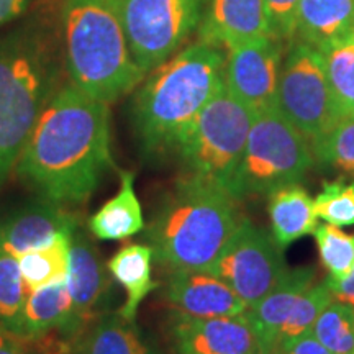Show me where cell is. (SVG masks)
I'll return each instance as SVG.
<instances>
[{"instance_id":"1","label":"cell","mask_w":354,"mask_h":354,"mask_svg":"<svg viewBox=\"0 0 354 354\" xmlns=\"http://www.w3.org/2000/svg\"><path fill=\"white\" fill-rule=\"evenodd\" d=\"M109 104L63 84L39 115L15 171L43 201L79 205L112 167Z\"/></svg>"},{"instance_id":"2","label":"cell","mask_w":354,"mask_h":354,"mask_svg":"<svg viewBox=\"0 0 354 354\" xmlns=\"http://www.w3.org/2000/svg\"><path fill=\"white\" fill-rule=\"evenodd\" d=\"M59 38L41 19L0 35V185L15 169L33 127L61 84Z\"/></svg>"},{"instance_id":"3","label":"cell","mask_w":354,"mask_h":354,"mask_svg":"<svg viewBox=\"0 0 354 354\" xmlns=\"http://www.w3.org/2000/svg\"><path fill=\"white\" fill-rule=\"evenodd\" d=\"M225 63L221 48L198 39L151 71L133 104L145 151H176L187 128L225 86Z\"/></svg>"},{"instance_id":"4","label":"cell","mask_w":354,"mask_h":354,"mask_svg":"<svg viewBox=\"0 0 354 354\" xmlns=\"http://www.w3.org/2000/svg\"><path fill=\"white\" fill-rule=\"evenodd\" d=\"M57 38L69 82L105 104L146 76L133 59L118 0H61Z\"/></svg>"},{"instance_id":"5","label":"cell","mask_w":354,"mask_h":354,"mask_svg":"<svg viewBox=\"0 0 354 354\" xmlns=\"http://www.w3.org/2000/svg\"><path fill=\"white\" fill-rule=\"evenodd\" d=\"M236 202L223 189L183 177L146 227L154 258L171 271L209 268L243 220Z\"/></svg>"},{"instance_id":"6","label":"cell","mask_w":354,"mask_h":354,"mask_svg":"<svg viewBox=\"0 0 354 354\" xmlns=\"http://www.w3.org/2000/svg\"><path fill=\"white\" fill-rule=\"evenodd\" d=\"M253 120V110L221 87L177 145L184 177L215 185L232 196Z\"/></svg>"},{"instance_id":"7","label":"cell","mask_w":354,"mask_h":354,"mask_svg":"<svg viewBox=\"0 0 354 354\" xmlns=\"http://www.w3.org/2000/svg\"><path fill=\"white\" fill-rule=\"evenodd\" d=\"M313 162L308 140L277 107L254 113L232 196L241 201L300 184Z\"/></svg>"},{"instance_id":"8","label":"cell","mask_w":354,"mask_h":354,"mask_svg":"<svg viewBox=\"0 0 354 354\" xmlns=\"http://www.w3.org/2000/svg\"><path fill=\"white\" fill-rule=\"evenodd\" d=\"M133 59L145 74L180 51L201 25L207 0H118Z\"/></svg>"},{"instance_id":"9","label":"cell","mask_w":354,"mask_h":354,"mask_svg":"<svg viewBox=\"0 0 354 354\" xmlns=\"http://www.w3.org/2000/svg\"><path fill=\"white\" fill-rule=\"evenodd\" d=\"M276 107L308 143L343 117L331 91L322 53L312 44L299 39L282 61Z\"/></svg>"},{"instance_id":"10","label":"cell","mask_w":354,"mask_h":354,"mask_svg":"<svg viewBox=\"0 0 354 354\" xmlns=\"http://www.w3.org/2000/svg\"><path fill=\"white\" fill-rule=\"evenodd\" d=\"M282 251L274 236L243 216L220 254L203 271L232 287L250 310L289 271Z\"/></svg>"},{"instance_id":"11","label":"cell","mask_w":354,"mask_h":354,"mask_svg":"<svg viewBox=\"0 0 354 354\" xmlns=\"http://www.w3.org/2000/svg\"><path fill=\"white\" fill-rule=\"evenodd\" d=\"M282 68V41L272 35L228 50L225 87L254 113L274 109Z\"/></svg>"},{"instance_id":"12","label":"cell","mask_w":354,"mask_h":354,"mask_svg":"<svg viewBox=\"0 0 354 354\" xmlns=\"http://www.w3.org/2000/svg\"><path fill=\"white\" fill-rule=\"evenodd\" d=\"M107 271L109 269L107 266H104L99 250L77 227L71 238L69 274L66 279L71 295V328L68 339H73L94 318L107 312L110 295V277Z\"/></svg>"},{"instance_id":"13","label":"cell","mask_w":354,"mask_h":354,"mask_svg":"<svg viewBox=\"0 0 354 354\" xmlns=\"http://www.w3.org/2000/svg\"><path fill=\"white\" fill-rule=\"evenodd\" d=\"M172 339L177 354H259L246 315L196 318L176 313Z\"/></svg>"},{"instance_id":"14","label":"cell","mask_w":354,"mask_h":354,"mask_svg":"<svg viewBox=\"0 0 354 354\" xmlns=\"http://www.w3.org/2000/svg\"><path fill=\"white\" fill-rule=\"evenodd\" d=\"M269 35L272 32L266 0H207L198 25L201 41L228 51Z\"/></svg>"},{"instance_id":"15","label":"cell","mask_w":354,"mask_h":354,"mask_svg":"<svg viewBox=\"0 0 354 354\" xmlns=\"http://www.w3.org/2000/svg\"><path fill=\"white\" fill-rule=\"evenodd\" d=\"M166 297L176 313L196 318L246 315L248 305L230 286L203 269L172 271Z\"/></svg>"},{"instance_id":"16","label":"cell","mask_w":354,"mask_h":354,"mask_svg":"<svg viewBox=\"0 0 354 354\" xmlns=\"http://www.w3.org/2000/svg\"><path fill=\"white\" fill-rule=\"evenodd\" d=\"M79 227L76 216L63 207L43 201L0 221V246L13 256L50 245L59 234Z\"/></svg>"},{"instance_id":"17","label":"cell","mask_w":354,"mask_h":354,"mask_svg":"<svg viewBox=\"0 0 354 354\" xmlns=\"http://www.w3.org/2000/svg\"><path fill=\"white\" fill-rule=\"evenodd\" d=\"M315 284V269H289L282 281L266 297L246 312L258 339L259 354H272L282 326L300 295Z\"/></svg>"},{"instance_id":"18","label":"cell","mask_w":354,"mask_h":354,"mask_svg":"<svg viewBox=\"0 0 354 354\" xmlns=\"http://www.w3.org/2000/svg\"><path fill=\"white\" fill-rule=\"evenodd\" d=\"M74 354H156L135 322L120 313H102L71 339Z\"/></svg>"},{"instance_id":"19","label":"cell","mask_w":354,"mask_h":354,"mask_svg":"<svg viewBox=\"0 0 354 354\" xmlns=\"http://www.w3.org/2000/svg\"><path fill=\"white\" fill-rule=\"evenodd\" d=\"M268 212L271 218L274 240L282 250L318 227L315 198L300 184H290L268 196Z\"/></svg>"},{"instance_id":"20","label":"cell","mask_w":354,"mask_h":354,"mask_svg":"<svg viewBox=\"0 0 354 354\" xmlns=\"http://www.w3.org/2000/svg\"><path fill=\"white\" fill-rule=\"evenodd\" d=\"M69 328L71 295L68 282L59 281L28 292L21 315L20 338L41 342L51 331L57 330L68 339Z\"/></svg>"},{"instance_id":"21","label":"cell","mask_w":354,"mask_h":354,"mask_svg":"<svg viewBox=\"0 0 354 354\" xmlns=\"http://www.w3.org/2000/svg\"><path fill=\"white\" fill-rule=\"evenodd\" d=\"M153 259L151 246L131 243L118 250L107 263L110 276L125 289L127 294L125 302L117 312L130 322H135L141 302L159 287V282L153 281L151 276Z\"/></svg>"},{"instance_id":"22","label":"cell","mask_w":354,"mask_h":354,"mask_svg":"<svg viewBox=\"0 0 354 354\" xmlns=\"http://www.w3.org/2000/svg\"><path fill=\"white\" fill-rule=\"evenodd\" d=\"M354 32V0H302L295 37L320 50Z\"/></svg>"},{"instance_id":"23","label":"cell","mask_w":354,"mask_h":354,"mask_svg":"<svg viewBox=\"0 0 354 354\" xmlns=\"http://www.w3.org/2000/svg\"><path fill=\"white\" fill-rule=\"evenodd\" d=\"M97 240L122 241L145 230L143 210L135 192V172L120 171V190L88 220Z\"/></svg>"},{"instance_id":"24","label":"cell","mask_w":354,"mask_h":354,"mask_svg":"<svg viewBox=\"0 0 354 354\" xmlns=\"http://www.w3.org/2000/svg\"><path fill=\"white\" fill-rule=\"evenodd\" d=\"M73 233L59 234L50 245L32 250L17 258L28 292L68 279Z\"/></svg>"},{"instance_id":"25","label":"cell","mask_w":354,"mask_h":354,"mask_svg":"<svg viewBox=\"0 0 354 354\" xmlns=\"http://www.w3.org/2000/svg\"><path fill=\"white\" fill-rule=\"evenodd\" d=\"M343 117L354 115V32L318 50Z\"/></svg>"},{"instance_id":"26","label":"cell","mask_w":354,"mask_h":354,"mask_svg":"<svg viewBox=\"0 0 354 354\" xmlns=\"http://www.w3.org/2000/svg\"><path fill=\"white\" fill-rule=\"evenodd\" d=\"M310 148L317 165L354 179V115L339 118L323 135L310 141Z\"/></svg>"},{"instance_id":"27","label":"cell","mask_w":354,"mask_h":354,"mask_svg":"<svg viewBox=\"0 0 354 354\" xmlns=\"http://www.w3.org/2000/svg\"><path fill=\"white\" fill-rule=\"evenodd\" d=\"M26 297L28 289L19 259L0 246V326L17 336H20Z\"/></svg>"},{"instance_id":"28","label":"cell","mask_w":354,"mask_h":354,"mask_svg":"<svg viewBox=\"0 0 354 354\" xmlns=\"http://www.w3.org/2000/svg\"><path fill=\"white\" fill-rule=\"evenodd\" d=\"M312 333L331 354H354V307L335 299L322 310Z\"/></svg>"},{"instance_id":"29","label":"cell","mask_w":354,"mask_h":354,"mask_svg":"<svg viewBox=\"0 0 354 354\" xmlns=\"http://www.w3.org/2000/svg\"><path fill=\"white\" fill-rule=\"evenodd\" d=\"M323 268L328 276L325 282H339L354 269V234L330 223L318 225L313 232Z\"/></svg>"},{"instance_id":"30","label":"cell","mask_w":354,"mask_h":354,"mask_svg":"<svg viewBox=\"0 0 354 354\" xmlns=\"http://www.w3.org/2000/svg\"><path fill=\"white\" fill-rule=\"evenodd\" d=\"M318 218L333 227H354V179L325 180L315 197Z\"/></svg>"},{"instance_id":"31","label":"cell","mask_w":354,"mask_h":354,"mask_svg":"<svg viewBox=\"0 0 354 354\" xmlns=\"http://www.w3.org/2000/svg\"><path fill=\"white\" fill-rule=\"evenodd\" d=\"M333 294H331V290L326 287L325 282L313 284L308 290H305L297 302H295L294 308L290 310L289 317H287L284 326L281 330V335H279V343L282 339L295 338V336L310 333L313 330V325H315L322 310L330 302H333Z\"/></svg>"},{"instance_id":"32","label":"cell","mask_w":354,"mask_h":354,"mask_svg":"<svg viewBox=\"0 0 354 354\" xmlns=\"http://www.w3.org/2000/svg\"><path fill=\"white\" fill-rule=\"evenodd\" d=\"M300 2L302 0H266L269 20H271V32L281 41L295 38Z\"/></svg>"},{"instance_id":"33","label":"cell","mask_w":354,"mask_h":354,"mask_svg":"<svg viewBox=\"0 0 354 354\" xmlns=\"http://www.w3.org/2000/svg\"><path fill=\"white\" fill-rule=\"evenodd\" d=\"M272 354H331L323 344L318 342L317 336L310 333L295 336V338L282 339L274 349Z\"/></svg>"},{"instance_id":"34","label":"cell","mask_w":354,"mask_h":354,"mask_svg":"<svg viewBox=\"0 0 354 354\" xmlns=\"http://www.w3.org/2000/svg\"><path fill=\"white\" fill-rule=\"evenodd\" d=\"M37 344L38 342H28L0 326V354H44Z\"/></svg>"},{"instance_id":"35","label":"cell","mask_w":354,"mask_h":354,"mask_svg":"<svg viewBox=\"0 0 354 354\" xmlns=\"http://www.w3.org/2000/svg\"><path fill=\"white\" fill-rule=\"evenodd\" d=\"M32 2L33 0H0V28L20 19Z\"/></svg>"},{"instance_id":"36","label":"cell","mask_w":354,"mask_h":354,"mask_svg":"<svg viewBox=\"0 0 354 354\" xmlns=\"http://www.w3.org/2000/svg\"><path fill=\"white\" fill-rule=\"evenodd\" d=\"M326 287L331 290L333 297L339 302H344L354 307V269L346 279L339 282H325Z\"/></svg>"},{"instance_id":"37","label":"cell","mask_w":354,"mask_h":354,"mask_svg":"<svg viewBox=\"0 0 354 354\" xmlns=\"http://www.w3.org/2000/svg\"><path fill=\"white\" fill-rule=\"evenodd\" d=\"M50 354H74L73 344H71V339H66L64 343H59L55 349H48Z\"/></svg>"},{"instance_id":"38","label":"cell","mask_w":354,"mask_h":354,"mask_svg":"<svg viewBox=\"0 0 354 354\" xmlns=\"http://www.w3.org/2000/svg\"><path fill=\"white\" fill-rule=\"evenodd\" d=\"M44 354H50V353H48V349H46V351H44Z\"/></svg>"}]
</instances>
